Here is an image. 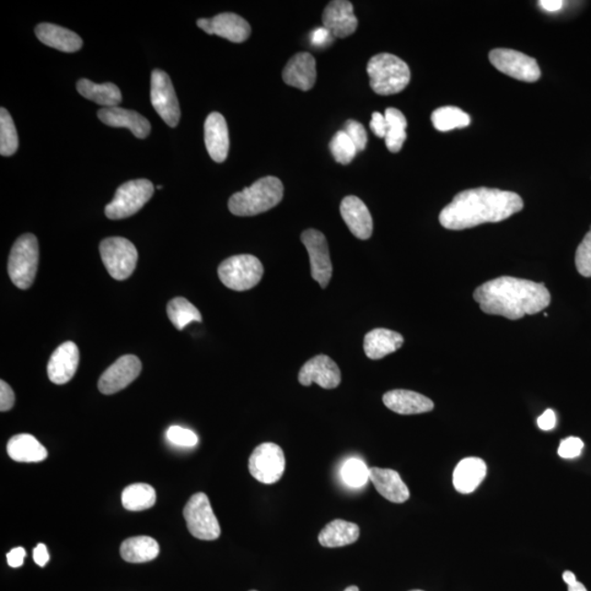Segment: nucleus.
<instances>
[{
  "instance_id": "obj_1",
  "label": "nucleus",
  "mask_w": 591,
  "mask_h": 591,
  "mask_svg": "<svg viewBox=\"0 0 591 591\" xmlns=\"http://www.w3.org/2000/svg\"><path fill=\"white\" fill-rule=\"evenodd\" d=\"M524 200L517 193L498 189L478 188L466 189L455 195L439 215V222L449 230L469 229L486 224L500 222L519 213Z\"/></svg>"
},
{
  "instance_id": "obj_2",
  "label": "nucleus",
  "mask_w": 591,
  "mask_h": 591,
  "mask_svg": "<svg viewBox=\"0 0 591 591\" xmlns=\"http://www.w3.org/2000/svg\"><path fill=\"white\" fill-rule=\"evenodd\" d=\"M481 311L491 316L519 320L544 311L550 306L551 294L544 283L502 276L474 290Z\"/></svg>"
},
{
  "instance_id": "obj_3",
  "label": "nucleus",
  "mask_w": 591,
  "mask_h": 591,
  "mask_svg": "<svg viewBox=\"0 0 591 591\" xmlns=\"http://www.w3.org/2000/svg\"><path fill=\"white\" fill-rule=\"evenodd\" d=\"M283 197L284 186L280 178L265 177L254 182L250 188L233 194L228 208L236 216H256L275 208Z\"/></svg>"
},
{
  "instance_id": "obj_4",
  "label": "nucleus",
  "mask_w": 591,
  "mask_h": 591,
  "mask_svg": "<svg viewBox=\"0 0 591 591\" xmlns=\"http://www.w3.org/2000/svg\"><path fill=\"white\" fill-rule=\"evenodd\" d=\"M371 87L381 96L399 94L404 90L411 80V72L402 59L389 53L372 56L367 65Z\"/></svg>"
},
{
  "instance_id": "obj_5",
  "label": "nucleus",
  "mask_w": 591,
  "mask_h": 591,
  "mask_svg": "<svg viewBox=\"0 0 591 591\" xmlns=\"http://www.w3.org/2000/svg\"><path fill=\"white\" fill-rule=\"evenodd\" d=\"M39 242L32 233L18 238L10 252L8 274L20 290H28L36 280L39 267Z\"/></svg>"
},
{
  "instance_id": "obj_6",
  "label": "nucleus",
  "mask_w": 591,
  "mask_h": 591,
  "mask_svg": "<svg viewBox=\"0 0 591 591\" xmlns=\"http://www.w3.org/2000/svg\"><path fill=\"white\" fill-rule=\"evenodd\" d=\"M263 273L261 261L251 254L228 258L219 268L221 283L236 291L253 289L261 281Z\"/></svg>"
},
{
  "instance_id": "obj_7",
  "label": "nucleus",
  "mask_w": 591,
  "mask_h": 591,
  "mask_svg": "<svg viewBox=\"0 0 591 591\" xmlns=\"http://www.w3.org/2000/svg\"><path fill=\"white\" fill-rule=\"evenodd\" d=\"M154 184L148 178H138L122 184L105 209L107 219L117 220L127 219L142 209L153 197Z\"/></svg>"
},
{
  "instance_id": "obj_8",
  "label": "nucleus",
  "mask_w": 591,
  "mask_h": 591,
  "mask_svg": "<svg viewBox=\"0 0 591 591\" xmlns=\"http://www.w3.org/2000/svg\"><path fill=\"white\" fill-rule=\"evenodd\" d=\"M100 256L107 273L114 280H127L137 269L138 249L126 238H107L100 243Z\"/></svg>"
},
{
  "instance_id": "obj_9",
  "label": "nucleus",
  "mask_w": 591,
  "mask_h": 591,
  "mask_svg": "<svg viewBox=\"0 0 591 591\" xmlns=\"http://www.w3.org/2000/svg\"><path fill=\"white\" fill-rule=\"evenodd\" d=\"M187 527L195 538L213 541L219 538L220 525L211 508L208 495L198 493L189 498L183 511Z\"/></svg>"
},
{
  "instance_id": "obj_10",
  "label": "nucleus",
  "mask_w": 591,
  "mask_h": 591,
  "mask_svg": "<svg viewBox=\"0 0 591 591\" xmlns=\"http://www.w3.org/2000/svg\"><path fill=\"white\" fill-rule=\"evenodd\" d=\"M286 459L283 449L273 443H264L253 450L249 471L263 484H274L284 475Z\"/></svg>"
},
{
  "instance_id": "obj_11",
  "label": "nucleus",
  "mask_w": 591,
  "mask_h": 591,
  "mask_svg": "<svg viewBox=\"0 0 591 591\" xmlns=\"http://www.w3.org/2000/svg\"><path fill=\"white\" fill-rule=\"evenodd\" d=\"M489 58L493 66L509 77L525 83H535L541 77L538 62L522 52L509 50V48H495L490 52Z\"/></svg>"
},
{
  "instance_id": "obj_12",
  "label": "nucleus",
  "mask_w": 591,
  "mask_h": 591,
  "mask_svg": "<svg viewBox=\"0 0 591 591\" xmlns=\"http://www.w3.org/2000/svg\"><path fill=\"white\" fill-rule=\"evenodd\" d=\"M151 105L170 127L180 122L181 111L172 81L164 70L155 69L151 74Z\"/></svg>"
},
{
  "instance_id": "obj_13",
  "label": "nucleus",
  "mask_w": 591,
  "mask_h": 591,
  "mask_svg": "<svg viewBox=\"0 0 591 591\" xmlns=\"http://www.w3.org/2000/svg\"><path fill=\"white\" fill-rule=\"evenodd\" d=\"M301 241L311 258L312 279L325 289L332 278L333 270L327 238L322 232L308 229L301 233Z\"/></svg>"
},
{
  "instance_id": "obj_14",
  "label": "nucleus",
  "mask_w": 591,
  "mask_h": 591,
  "mask_svg": "<svg viewBox=\"0 0 591 591\" xmlns=\"http://www.w3.org/2000/svg\"><path fill=\"white\" fill-rule=\"evenodd\" d=\"M142 372V362L135 355H124L102 373L97 387L101 393L110 395L131 384Z\"/></svg>"
},
{
  "instance_id": "obj_15",
  "label": "nucleus",
  "mask_w": 591,
  "mask_h": 591,
  "mask_svg": "<svg viewBox=\"0 0 591 591\" xmlns=\"http://www.w3.org/2000/svg\"><path fill=\"white\" fill-rule=\"evenodd\" d=\"M198 26L208 35H215L233 43H242L251 35V26L236 14L225 13L211 19H199Z\"/></svg>"
},
{
  "instance_id": "obj_16",
  "label": "nucleus",
  "mask_w": 591,
  "mask_h": 591,
  "mask_svg": "<svg viewBox=\"0 0 591 591\" xmlns=\"http://www.w3.org/2000/svg\"><path fill=\"white\" fill-rule=\"evenodd\" d=\"M298 381L306 387L317 383L323 389H335L341 383L340 368L329 356L318 355L301 367Z\"/></svg>"
},
{
  "instance_id": "obj_17",
  "label": "nucleus",
  "mask_w": 591,
  "mask_h": 591,
  "mask_svg": "<svg viewBox=\"0 0 591 591\" xmlns=\"http://www.w3.org/2000/svg\"><path fill=\"white\" fill-rule=\"evenodd\" d=\"M322 23L324 28L339 39L352 36L359 26L354 8L347 0H334L329 3L323 12Z\"/></svg>"
},
{
  "instance_id": "obj_18",
  "label": "nucleus",
  "mask_w": 591,
  "mask_h": 591,
  "mask_svg": "<svg viewBox=\"0 0 591 591\" xmlns=\"http://www.w3.org/2000/svg\"><path fill=\"white\" fill-rule=\"evenodd\" d=\"M79 365V350L74 341H65L53 352L47 364V375L56 384L72 381Z\"/></svg>"
},
{
  "instance_id": "obj_19",
  "label": "nucleus",
  "mask_w": 591,
  "mask_h": 591,
  "mask_svg": "<svg viewBox=\"0 0 591 591\" xmlns=\"http://www.w3.org/2000/svg\"><path fill=\"white\" fill-rule=\"evenodd\" d=\"M340 210L352 235L361 240L370 239L373 222L370 209L360 198L346 197L341 200Z\"/></svg>"
},
{
  "instance_id": "obj_20",
  "label": "nucleus",
  "mask_w": 591,
  "mask_h": 591,
  "mask_svg": "<svg viewBox=\"0 0 591 591\" xmlns=\"http://www.w3.org/2000/svg\"><path fill=\"white\" fill-rule=\"evenodd\" d=\"M286 85L308 91L313 88L317 80L316 59L311 53L301 52L290 59L283 70Z\"/></svg>"
},
{
  "instance_id": "obj_21",
  "label": "nucleus",
  "mask_w": 591,
  "mask_h": 591,
  "mask_svg": "<svg viewBox=\"0 0 591 591\" xmlns=\"http://www.w3.org/2000/svg\"><path fill=\"white\" fill-rule=\"evenodd\" d=\"M205 145L210 158L216 162H224L229 153V132L225 117L219 112L210 113L206 118Z\"/></svg>"
},
{
  "instance_id": "obj_22",
  "label": "nucleus",
  "mask_w": 591,
  "mask_h": 591,
  "mask_svg": "<svg viewBox=\"0 0 591 591\" xmlns=\"http://www.w3.org/2000/svg\"><path fill=\"white\" fill-rule=\"evenodd\" d=\"M100 121L112 127L128 128L138 138L148 137L151 126L139 113L120 107H103L97 112Z\"/></svg>"
},
{
  "instance_id": "obj_23",
  "label": "nucleus",
  "mask_w": 591,
  "mask_h": 591,
  "mask_svg": "<svg viewBox=\"0 0 591 591\" xmlns=\"http://www.w3.org/2000/svg\"><path fill=\"white\" fill-rule=\"evenodd\" d=\"M383 403L389 410L401 415L427 413L433 409L431 399L410 390H392L383 395Z\"/></svg>"
},
{
  "instance_id": "obj_24",
  "label": "nucleus",
  "mask_w": 591,
  "mask_h": 591,
  "mask_svg": "<svg viewBox=\"0 0 591 591\" xmlns=\"http://www.w3.org/2000/svg\"><path fill=\"white\" fill-rule=\"evenodd\" d=\"M370 479L379 494L387 501L402 504L409 500L410 491L397 471L392 469L372 468Z\"/></svg>"
},
{
  "instance_id": "obj_25",
  "label": "nucleus",
  "mask_w": 591,
  "mask_h": 591,
  "mask_svg": "<svg viewBox=\"0 0 591 591\" xmlns=\"http://www.w3.org/2000/svg\"><path fill=\"white\" fill-rule=\"evenodd\" d=\"M486 471V464L481 458L470 457L461 460L453 471L454 489L461 494H470L484 482Z\"/></svg>"
},
{
  "instance_id": "obj_26",
  "label": "nucleus",
  "mask_w": 591,
  "mask_h": 591,
  "mask_svg": "<svg viewBox=\"0 0 591 591\" xmlns=\"http://www.w3.org/2000/svg\"><path fill=\"white\" fill-rule=\"evenodd\" d=\"M404 343L403 336L388 329H375L365 335L364 351L368 359L382 360L397 352Z\"/></svg>"
},
{
  "instance_id": "obj_27",
  "label": "nucleus",
  "mask_w": 591,
  "mask_h": 591,
  "mask_svg": "<svg viewBox=\"0 0 591 591\" xmlns=\"http://www.w3.org/2000/svg\"><path fill=\"white\" fill-rule=\"evenodd\" d=\"M36 35L46 46L58 51L74 53L83 46V40L77 34L56 25L40 24L36 28Z\"/></svg>"
},
{
  "instance_id": "obj_28",
  "label": "nucleus",
  "mask_w": 591,
  "mask_h": 591,
  "mask_svg": "<svg viewBox=\"0 0 591 591\" xmlns=\"http://www.w3.org/2000/svg\"><path fill=\"white\" fill-rule=\"evenodd\" d=\"M7 453L17 463H41L47 458L46 447L29 433H19L10 438Z\"/></svg>"
},
{
  "instance_id": "obj_29",
  "label": "nucleus",
  "mask_w": 591,
  "mask_h": 591,
  "mask_svg": "<svg viewBox=\"0 0 591 591\" xmlns=\"http://www.w3.org/2000/svg\"><path fill=\"white\" fill-rule=\"evenodd\" d=\"M360 534V527L356 524L336 519L321 530L319 542L324 547H341L355 544Z\"/></svg>"
},
{
  "instance_id": "obj_30",
  "label": "nucleus",
  "mask_w": 591,
  "mask_h": 591,
  "mask_svg": "<svg viewBox=\"0 0 591 591\" xmlns=\"http://www.w3.org/2000/svg\"><path fill=\"white\" fill-rule=\"evenodd\" d=\"M77 90L86 99L105 107H118L122 101L121 90L112 83L96 84L89 79H80Z\"/></svg>"
},
{
  "instance_id": "obj_31",
  "label": "nucleus",
  "mask_w": 591,
  "mask_h": 591,
  "mask_svg": "<svg viewBox=\"0 0 591 591\" xmlns=\"http://www.w3.org/2000/svg\"><path fill=\"white\" fill-rule=\"evenodd\" d=\"M159 545L150 536H134L123 542L121 556L128 563H146L159 555Z\"/></svg>"
},
{
  "instance_id": "obj_32",
  "label": "nucleus",
  "mask_w": 591,
  "mask_h": 591,
  "mask_svg": "<svg viewBox=\"0 0 591 591\" xmlns=\"http://www.w3.org/2000/svg\"><path fill=\"white\" fill-rule=\"evenodd\" d=\"M384 117H386L388 123V132L386 138H384L387 148L392 153L397 154L403 148L408 122H406L404 114L394 107L387 108L386 112H384Z\"/></svg>"
},
{
  "instance_id": "obj_33",
  "label": "nucleus",
  "mask_w": 591,
  "mask_h": 591,
  "mask_svg": "<svg viewBox=\"0 0 591 591\" xmlns=\"http://www.w3.org/2000/svg\"><path fill=\"white\" fill-rule=\"evenodd\" d=\"M156 491L145 484H132L122 493L123 507L131 512H142L153 507L156 503Z\"/></svg>"
},
{
  "instance_id": "obj_34",
  "label": "nucleus",
  "mask_w": 591,
  "mask_h": 591,
  "mask_svg": "<svg viewBox=\"0 0 591 591\" xmlns=\"http://www.w3.org/2000/svg\"><path fill=\"white\" fill-rule=\"evenodd\" d=\"M433 127L439 132H448L454 128H464L470 126L471 117L468 113L455 107H443L432 114Z\"/></svg>"
},
{
  "instance_id": "obj_35",
  "label": "nucleus",
  "mask_w": 591,
  "mask_h": 591,
  "mask_svg": "<svg viewBox=\"0 0 591 591\" xmlns=\"http://www.w3.org/2000/svg\"><path fill=\"white\" fill-rule=\"evenodd\" d=\"M167 313L172 324L180 331L189 323L202 321L199 309L183 297L173 298L168 303Z\"/></svg>"
},
{
  "instance_id": "obj_36",
  "label": "nucleus",
  "mask_w": 591,
  "mask_h": 591,
  "mask_svg": "<svg viewBox=\"0 0 591 591\" xmlns=\"http://www.w3.org/2000/svg\"><path fill=\"white\" fill-rule=\"evenodd\" d=\"M19 138L12 116L6 108L0 111V155L13 156L17 151Z\"/></svg>"
},
{
  "instance_id": "obj_37",
  "label": "nucleus",
  "mask_w": 591,
  "mask_h": 591,
  "mask_svg": "<svg viewBox=\"0 0 591 591\" xmlns=\"http://www.w3.org/2000/svg\"><path fill=\"white\" fill-rule=\"evenodd\" d=\"M341 479L352 489H361L370 479V468L360 459L347 460L341 471Z\"/></svg>"
},
{
  "instance_id": "obj_38",
  "label": "nucleus",
  "mask_w": 591,
  "mask_h": 591,
  "mask_svg": "<svg viewBox=\"0 0 591 591\" xmlns=\"http://www.w3.org/2000/svg\"><path fill=\"white\" fill-rule=\"evenodd\" d=\"M330 149L335 161L341 165H350L357 153H359L356 146L344 131H340L334 135L330 143Z\"/></svg>"
},
{
  "instance_id": "obj_39",
  "label": "nucleus",
  "mask_w": 591,
  "mask_h": 591,
  "mask_svg": "<svg viewBox=\"0 0 591 591\" xmlns=\"http://www.w3.org/2000/svg\"><path fill=\"white\" fill-rule=\"evenodd\" d=\"M575 264L580 275L591 278V226L576 250Z\"/></svg>"
},
{
  "instance_id": "obj_40",
  "label": "nucleus",
  "mask_w": 591,
  "mask_h": 591,
  "mask_svg": "<svg viewBox=\"0 0 591 591\" xmlns=\"http://www.w3.org/2000/svg\"><path fill=\"white\" fill-rule=\"evenodd\" d=\"M167 439L173 446L181 448H193L199 443L197 433L181 426L169 427L167 431Z\"/></svg>"
},
{
  "instance_id": "obj_41",
  "label": "nucleus",
  "mask_w": 591,
  "mask_h": 591,
  "mask_svg": "<svg viewBox=\"0 0 591 591\" xmlns=\"http://www.w3.org/2000/svg\"><path fill=\"white\" fill-rule=\"evenodd\" d=\"M343 131L349 135V138L356 146L359 153L366 149L368 138L366 129L362 124L354 120H349L345 123Z\"/></svg>"
},
{
  "instance_id": "obj_42",
  "label": "nucleus",
  "mask_w": 591,
  "mask_h": 591,
  "mask_svg": "<svg viewBox=\"0 0 591 591\" xmlns=\"http://www.w3.org/2000/svg\"><path fill=\"white\" fill-rule=\"evenodd\" d=\"M584 449V443L578 437H567L563 439L558 447V455L563 459H574L579 457Z\"/></svg>"
},
{
  "instance_id": "obj_43",
  "label": "nucleus",
  "mask_w": 591,
  "mask_h": 591,
  "mask_svg": "<svg viewBox=\"0 0 591 591\" xmlns=\"http://www.w3.org/2000/svg\"><path fill=\"white\" fill-rule=\"evenodd\" d=\"M15 404L14 390L7 382H0V411L7 412L13 409Z\"/></svg>"
},
{
  "instance_id": "obj_44",
  "label": "nucleus",
  "mask_w": 591,
  "mask_h": 591,
  "mask_svg": "<svg viewBox=\"0 0 591 591\" xmlns=\"http://www.w3.org/2000/svg\"><path fill=\"white\" fill-rule=\"evenodd\" d=\"M333 35L324 26L313 30L311 35V45L316 47L328 46L330 43L333 42Z\"/></svg>"
},
{
  "instance_id": "obj_45",
  "label": "nucleus",
  "mask_w": 591,
  "mask_h": 591,
  "mask_svg": "<svg viewBox=\"0 0 591 591\" xmlns=\"http://www.w3.org/2000/svg\"><path fill=\"white\" fill-rule=\"evenodd\" d=\"M371 128L376 137L384 138L388 132V123L386 117L381 112L372 113Z\"/></svg>"
},
{
  "instance_id": "obj_46",
  "label": "nucleus",
  "mask_w": 591,
  "mask_h": 591,
  "mask_svg": "<svg viewBox=\"0 0 591 591\" xmlns=\"http://www.w3.org/2000/svg\"><path fill=\"white\" fill-rule=\"evenodd\" d=\"M26 555L25 550L24 547H15L7 555V562L9 566L14 568H18L24 566L25 557Z\"/></svg>"
},
{
  "instance_id": "obj_47",
  "label": "nucleus",
  "mask_w": 591,
  "mask_h": 591,
  "mask_svg": "<svg viewBox=\"0 0 591 591\" xmlns=\"http://www.w3.org/2000/svg\"><path fill=\"white\" fill-rule=\"evenodd\" d=\"M556 425V416L555 411L549 409L545 412L538 419V426L542 431H551Z\"/></svg>"
},
{
  "instance_id": "obj_48",
  "label": "nucleus",
  "mask_w": 591,
  "mask_h": 591,
  "mask_svg": "<svg viewBox=\"0 0 591 591\" xmlns=\"http://www.w3.org/2000/svg\"><path fill=\"white\" fill-rule=\"evenodd\" d=\"M34 560L37 566L45 567L48 561H50V555H48L47 547L46 545L39 544L34 550Z\"/></svg>"
},
{
  "instance_id": "obj_49",
  "label": "nucleus",
  "mask_w": 591,
  "mask_h": 591,
  "mask_svg": "<svg viewBox=\"0 0 591 591\" xmlns=\"http://www.w3.org/2000/svg\"><path fill=\"white\" fill-rule=\"evenodd\" d=\"M539 5L541 8H544L549 13L558 12L563 7V2L561 0H542V2H539Z\"/></svg>"
},
{
  "instance_id": "obj_50",
  "label": "nucleus",
  "mask_w": 591,
  "mask_h": 591,
  "mask_svg": "<svg viewBox=\"0 0 591 591\" xmlns=\"http://www.w3.org/2000/svg\"><path fill=\"white\" fill-rule=\"evenodd\" d=\"M563 580L567 584V586L577 582L576 576H575V574L571 571L563 573Z\"/></svg>"
},
{
  "instance_id": "obj_51",
  "label": "nucleus",
  "mask_w": 591,
  "mask_h": 591,
  "mask_svg": "<svg viewBox=\"0 0 591 591\" xmlns=\"http://www.w3.org/2000/svg\"><path fill=\"white\" fill-rule=\"evenodd\" d=\"M568 591H587V589H586L582 583L575 582L572 585H568Z\"/></svg>"
},
{
  "instance_id": "obj_52",
  "label": "nucleus",
  "mask_w": 591,
  "mask_h": 591,
  "mask_svg": "<svg viewBox=\"0 0 591 591\" xmlns=\"http://www.w3.org/2000/svg\"><path fill=\"white\" fill-rule=\"evenodd\" d=\"M344 591H360L359 587H356V586H350V587H347Z\"/></svg>"
},
{
  "instance_id": "obj_53",
  "label": "nucleus",
  "mask_w": 591,
  "mask_h": 591,
  "mask_svg": "<svg viewBox=\"0 0 591 591\" xmlns=\"http://www.w3.org/2000/svg\"><path fill=\"white\" fill-rule=\"evenodd\" d=\"M157 189H162V187H161V186H158V187H157Z\"/></svg>"
},
{
  "instance_id": "obj_54",
  "label": "nucleus",
  "mask_w": 591,
  "mask_h": 591,
  "mask_svg": "<svg viewBox=\"0 0 591 591\" xmlns=\"http://www.w3.org/2000/svg\"><path fill=\"white\" fill-rule=\"evenodd\" d=\"M411 591H423V590H411Z\"/></svg>"
},
{
  "instance_id": "obj_55",
  "label": "nucleus",
  "mask_w": 591,
  "mask_h": 591,
  "mask_svg": "<svg viewBox=\"0 0 591 591\" xmlns=\"http://www.w3.org/2000/svg\"><path fill=\"white\" fill-rule=\"evenodd\" d=\"M251 591H257V590H251Z\"/></svg>"
}]
</instances>
